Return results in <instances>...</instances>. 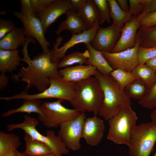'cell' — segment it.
Instances as JSON below:
<instances>
[{
    "label": "cell",
    "mask_w": 156,
    "mask_h": 156,
    "mask_svg": "<svg viewBox=\"0 0 156 156\" xmlns=\"http://www.w3.org/2000/svg\"><path fill=\"white\" fill-rule=\"evenodd\" d=\"M31 42V40L27 41L23 49V57L22 61L27 63V66L20 68L17 73L12 74V78L15 81L27 83V89L35 87L41 92L49 86L50 78L61 77L58 70L57 64L51 61V51L47 53H41L32 59L30 58L27 47Z\"/></svg>",
    "instance_id": "6da1fadb"
},
{
    "label": "cell",
    "mask_w": 156,
    "mask_h": 156,
    "mask_svg": "<svg viewBox=\"0 0 156 156\" xmlns=\"http://www.w3.org/2000/svg\"><path fill=\"white\" fill-rule=\"evenodd\" d=\"M98 80L103 93L99 115L108 120L125 107L131 106L130 99L109 75H103L96 70L94 75Z\"/></svg>",
    "instance_id": "7a4b0ae2"
},
{
    "label": "cell",
    "mask_w": 156,
    "mask_h": 156,
    "mask_svg": "<svg viewBox=\"0 0 156 156\" xmlns=\"http://www.w3.org/2000/svg\"><path fill=\"white\" fill-rule=\"evenodd\" d=\"M99 83L94 76L75 82L73 98L70 103L81 113L92 112L99 115L103 99Z\"/></svg>",
    "instance_id": "3957f363"
},
{
    "label": "cell",
    "mask_w": 156,
    "mask_h": 156,
    "mask_svg": "<svg viewBox=\"0 0 156 156\" xmlns=\"http://www.w3.org/2000/svg\"><path fill=\"white\" fill-rule=\"evenodd\" d=\"M137 120V114L131 106L125 107L108 120L107 139L116 144L128 146Z\"/></svg>",
    "instance_id": "277c9868"
},
{
    "label": "cell",
    "mask_w": 156,
    "mask_h": 156,
    "mask_svg": "<svg viewBox=\"0 0 156 156\" xmlns=\"http://www.w3.org/2000/svg\"><path fill=\"white\" fill-rule=\"evenodd\" d=\"M38 120L35 118L25 114L22 122L9 124L6 128L9 132L16 129L23 130L33 138L45 144L51 149L52 153L57 155H62L68 154L69 149L66 148L60 137L56 135L54 131L51 129L47 130L45 136L37 130L36 127L39 125Z\"/></svg>",
    "instance_id": "5b68a950"
},
{
    "label": "cell",
    "mask_w": 156,
    "mask_h": 156,
    "mask_svg": "<svg viewBox=\"0 0 156 156\" xmlns=\"http://www.w3.org/2000/svg\"><path fill=\"white\" fill-rule=\"evenodd\" d=\"M49 86L43 92L39 93L29 94L25 91L19 94L9 97H1L0 99L5 101L23 99H57L66 100L70 102L72 100L74 92L75 82H68L61 77L50 78Z\"/></svg>",
    "instance_id": "8992f818"
},
{
    "label": "cell",
    "mask_w": 156,
    "mask_h": 156,
    "mask_svg": "<svg viewBox=\"0 0 156 156\" xmlns=\"http://www.w3.org/2000/svg\"><path fill=\"white\" fill-rule=\"evenodd\" d=\"M156 142V124L151 122L135 126L128 146L131 156H150Z\"/></svg>",
    "instance_id": "52a82bcc"
},
{
    "label": "cell",
    "mask_w": 156,
    "mask_h": 156,
    "mask_svg": "<svg viewBox=\"0 0 156 156\" xmlns=\"http://www.w3.org/2000/svg\"><path fill=\"white\" fill-rule=\"evenodd\" d=\"M63 100L58 99L53 102L44 101L42 104L43 113L38 116V120L46 127L56 128L64 123L73 119L81 113L77 109L66 107L62 104Z\"/></svg>",
    "instance_id": "ba28073f"
},
{
    "label": "cell",
    "mask_w": 156,
    "mask_h": 156,
    "mask_svg": "<svg viewBox=\"0 0 156 156\" xmlns=\"http://www.w3.org/2000/svg\"><path fill=\"white\" fill-rule=\"evenodd\" d=\"M86 118L85 113H81L76 118L64 123L60 127L58 135L68 149L73 151L81 150L80 140Z\"/></svg>",
    "instance_id": "9c48e42d"
},
{
    "label": "cell",
    "mask_w": 156,
    "mask_h": 156,
    "mask_svg": "<svg viewBox=\"0 0 156 156\" xmlns=\"http://www.w3.org/2000/svg\"><path fill=\"white\" fill-rule=\"evenodd\" d=\"M99 24V22L97 21L91 28L79 34H72L70 39L60 48L58 47L63 39L61 37H59L57 39L53 49L51 50V61L58 64L66 55L67 51L76 44L81 43H90L95 36Z\"/></svg>",
    "instance_id": "30bf717a"
},
{
    "label": "cell",
    "mask_w": 156,
    "mask_h": 156,
    "mask_svg": "<svg viewBox=\"0 0 156 156\" xmlns=\"http://www.w3.org/2000/svg\"><path fill=\"white\" fill-rule=\"evenodd\" d=\"M136 44L133 48L117 53H102L113 70L120 69L132 72L138 65V50L139 47V38L136 36Z\"/></svg>",
    "instance_id": "8fae6325"
},
{
    "label": "cell",
    "mask_w": 156,
    "mask_h": 156,
    "mask_svg": "<svg viewBox=\"0 0 156 156\" xmlns=\"http://www.w3.org/2000/svg\"><path fill=\"white\" fill-rule=\"evenodd\" d=\"M12 13L23 23L26 36L36 39L42 48L43 52H49L50 50L49 47L51 44L46 39L42 24L36 16H26L20 12L15 11H12Z\"/></svg>",
    "instance_id": "7c38bea8"
},
{
    "label": "cell",
    "mask_w": 156,
    "mask_h": 156,
    "mask_svg": "<svg viewBox=\"0 0 156 156\" xmlns=\"http://www.w3.org/2000/svg\"><path fill=\"white\" fill-rule=\"evenodd\" d=\"M72 10L69 0H53L36 14L40 20L45 34L50 26L60 16Z\"/></svg>",
    "instance_id": "4fadbf2b"
},
{
    "label": "cell",
    "mask_w": 156,
    "mask_h": 156,
    "mask_svg": "<svg viewBox=\"0 0 156 156\" xmlns=\"http://www.w3.org/2000/svg\"><path fill=\"white\" fill-rule=\"evenodd\" d=\"M121 31L113 24L105 27H99L90 43L96 49L111 53L120 37Z\"/></svg>",
    "instance_id": "5bb4252c"
},
{
    "label": "cell",
    "mask_w": 156,
    "mask_h": 156,
    "mask_svg": "<svg viewBox=\"0 0 156 156\" xmlns=\"http://www.w3.org/2000/svg\"><path fill=\"white\" fill-rule=\"evenodd\" d=\"M146 12L144 11L138 16H133L126 23L121 31L120 37L112 52H118L133 47L136 44V36L141 20Z\"/></svg>",
    "instance_id": "9a60e30c"
},
{
    "label": "cell",
    "mask_w": 156,
    "mask_h": 156,
    "mask_svg": "<svg viewBox=\"0 0 156 156\" xmlns=\"http://www.w3.org/2000/svg\"><path fill=\"white\" fill-rule=\"evenodd\" d=\"M105 131L103 120L95 116L86 118L83 126L82 138L87 144L96 146L101 142Z\"/></svg>",
    "instance_id": "2e32d148"
},
{
    "label": "cell",
    "mask_w": 156,
    "mask_h": 156,
    "mask_svg": "<svg viewBox=\"0 0 156 156\" xmlns=\"http://www.w3.org/2000/svg\"><path fill=\"white\" fill-rule=\"evenodd\" d=\"M96 70L95 67L90 65H78L62 68L59 73L64 80L77 82L94 76Z\"/></svg>",
    "instance_id": "e0dca14e"
},
{
    "label": "cell",
    "mask_w": 156,
    "mask_h": 156,
    "mask_svg": "<svg viewBox=\"0 0 156 156\" xmlns=\"http://www.w3.org/2000/svg\"><path fill=\"white\" fill-rule=\"evenodd\" d=\"M66 14L65 19L59 24L55 31L57 35H59L64 30H69L73 34L81 33L86 30L83 20L76 11L70 10Z\"/></svg>",
    "instance_id": "ac0fdd59"
},
{
    "label": "cell",
    "mask_w": 156,
    "mask_h": 156,
    "mask_svg": "<svg viewBox=\"0 0 156 156\" xmlns=\"http://www.w3.org/2000/svg\"><path fill=\"white\" fill-rule=\"evenodd\" d=\"M26 36L23 28L16 27L0 40V49L16 50L24 46L30 38Z\"/></svg>",
    "instance_id": "d6986e66"
},
{
    "label": "cell",
    "mask_w": 156,
    "mask_h": 156,
    "mask_svg": "<svg viewBox=\"0 0 156 156\" xmlns=\"http://www.w3.org/2000/svg\"><path fill=\"white\" fill-rule=\"evenodd\" d=\"M89 53L86 64L95 67L103 75H109L113 70L103 56L102 52L94 48L90 43L84 44Z\"/></svg>",
    "instance_id": "ffe728a7"
},
{
    "label": "cell",
    "mask_w": 156,
    "mask_h": 156,
    "mask_svg": "<svg viewBox=\"0 0 156 156\" xmlns=\"http://www.w3.org/2000/svg\"><path fill=\"white\" fill-rule=\"evenodd\" d=\"M19 50L0 49V71L6 73H11L20 65L22 59L19 56Z\"/></svg>",
    "instance_id": "44dd1931"
},
{
    "label": "cell",
    "mask_w": 156,
    "mask_h": 156,
    "mask_svg": "<svg viewBox=\"0 0 156 156\" xmlns=\"http://www.w3.org/2000/svg\"><path fill=\"white\" fill-rule=\"evenodd\" d=\"M77 12L83 20L86 30L92 27L96 21L99 22V11L93 0H86L82 8Z\"/></svg>",
    "instance_id": "7402d4cb"
},
{
    "label": "cell",
    "mask_w": 156,
    "mask_h": 156,
    "mask_svg": "<svg viewBox=\"0 0 156 156\" xmlns=\"http://www.w3.org/2000/svg\"><path fill=\"white\" fill-rule=\"evenodd\" d=\"M42 104L40 99H24L23 104L20 106L3 113L1 115V117H7L19 113L28 114L34 113L38 114L39 116H42L43 114L41 108Z\"/></svg>",
    "instance_id": "603a6c76"
},
{
    "label": "cell",
    "mask_w": 156,
    "mask_h": 156,
    "mask_svg": "<svg viewBox=\"0 0 156 156\" xmlns=\"http://www.w3.org/2000/svg\"><path fill=\"white\" fill-rule=\"evenodd\" d=\"M24 140L26 148L23 153L25 155L28 156H40L52 153L51 149L45 144L33 138L25 133Z\"/></svg>",
    "instance_id": "cb8c5ba5"
},
{
    "label": "cell",
    "mask_w": 156,
    "mask_h": 156,
    "mask_svg": "<svg viewBox=\"0 0 156 156\" xmlns=\"http://www.w3.org/2000/svg\"><path fill=\"white\" fill-rule=\"evenodd\" d=\"M111 18L113 23L121 30L125 24L132 18L133 16L129 12L122 10L119 6L116 0H107Z\"/></svg>",
    "instance_id": "d4e9b609"
},
{
    "label": "cell",
    "mask_w": 156,
    "mask_h": 156,
    "mask_svg": "<svg viewBox=\"0 0 156 156\" xmlns=\"http://www.w3.org/2000/svg\"><path fill=\"white\" fill-rule=\"evenodd\" d=\"M20 138L14 133L0 131V156H4L10 152L17 151L21 145Z\"/></svg>",
    "instance_id": "484cf974"
},
{
    "label": "cell",
    "mask_w": 156,
    "mask_h": 156,
    "mask_svg": "<svg viewBox=\"0 0 156 156\" xmlns=\"http://www.w3.org/2000/svg\"><path fill=\"white\" fill-rule=\"evenodd\" d=\"M136 36L139 40V46L156 47V25L149 27L140 26Z\"/></svg>",
    "instance_id": "4316f807"
},
{
    "label": "cell",
    "mask_w": 156,
    "mask_h": 156,
    "mask_svg": "<svg viewBox=\"0 0 156 156\" xmlns=\"http://www.w3.org/2000/svg\"><path fill=\"white\" fill-rule=\"evenodd\" d=\"M89 57L88 51L84 52L75 51L65 55L58 63V68H63L75 64L83 65L86 63Z\"/></svg>",
    "instance_id": "83f0119b"
},
{
    "label": "cell",
    "mask_w": 156,
    "mask_h": 156,
    "mask_svg": "<svg viewBox=\"0 0 156 156\" xmlns=\"http://www.w3.org/2000/svg\"><path fill=\"white\" fill-rule=\"evenodd\" d=\"M149 89L143 81L138 79L127 85L124 90L130 99L140 100L145 96Z\"/></svg>",
    "instance_id": "f1b7e54d"
},
{
    "label": "cell",
    "mask_w": 156,
    "mask_h": 156,
    "mask_svg": "<svg viewBox=\"0 0 156 156\" xmlns=\"http://www.w3.org/2000/svg\"><path fill=\"white\" fill-rule=\"evenodd\" d=\"M150 88L156 81V72L146 64L138 65L132 71Z\"/></svg>",
    "instance_id": "f546056e"
},
{
    "label": "cell",
    "mask_w": 156,
    "mask_h": 156,
    "mask_svg": "<svg viewBox=\"0 0 156 156\" xmlns=\"http://www.w3.org/2000/svg\"><path fill=\"white\" fill-rule=\"evenodd\" d=\"M110 75L123 90L130 83L139 79L132 72L127 71L120 69L113 70Z\"/></svg>",
    "instance_id": "4dcf8cb0"
},
{
    "label": "cell",
    "mask_w": 156,
    "mask_h": 156,
    "mask_svg": "<svg viewBox=\"0 0 156 156\" xmlns=\"http://www.w3.org/2000/svg\"><path fill=\"white\" fill-rule=\"evenodd\" d=\"M96 7L99 15V24L105 22L110 24L111 23L109 9L107 0H93Z\"/></svg>",
    "instance_id": "1f68e13d"
},
{
    "label": "cell",
    "mask_w": 156,
    "mask_h": 156,
    "mask_svg": "<svg viewBox=\"0 0 156 156\" xmlns=\"http://www.w3.org/2000/svg\"><path fill=\"white\" fill-rule=\"evenodd\" d=\"M138 104L148 109H153L156 107V81L149 88L145 96L139 100Z\"/></svg>",
    "instance_id": "d6a6232c"
},
{
    "label": "cell",
    "mask_w": 156,
    "mask_h": 156,
    "mask_svg": "<svg viewBox=\"0 0 156 156\" xmlns=\"http://www.w3.org/2000/svg\"><path fill=\"white\" fill-rule=\"evenodd\" d=\"M137 55L138 64H145L148 60L156 57V47L139 46Z\"/></svg>",
    "instance_id": "836d02e7"
},
{
    "label": "cell",
    "mask_w": 156,
    "mask_h": 156,
    "mask_svg": "<svg viewBox=\"0 0 156 156\" xmlns=\"http://www.w3.org/2000/svg\"><path fill=\"white\" fill-rule=\"evenodd\" d=\"M16 27L14 22L9 19L0 18V40Z\"/></svg>",
    "instance_id": "e575fe53"
},
{
    "label": "cell",
    "mask_w": 156,
    "mask_h": 156,
    "mask_svg": "<svg viewBox=\"0 0 156 156\" xmlns=\"http://www.w3.org/2000/svg\"><path fill=\"white\" fill-rule=\"evenodd\" d=\"M129 11L131 15L138 16L142 13L146 7L142 2L141 0H129Z\"/></svg>",
    "instance_id": "d590c367"
},
{
    "label": "cell",
    "mask_w": 156,
    "mask_h": 156,
    "mask_svg": "<svg viewBox=\"0 0 156 156\" xmlns=\"http://www.w3.org/2000/svg\"><path fill=\"white\" fill-rule=\"evenodd\" d=\"M156 25V11L145 13L142 17L140 26L149 27Z\"/></svg>",
    "instance_id": "8d00e7d4"
},
{
    "label": "cell",
    "mask_w": 156,
    "mask_h": 156,
    "mask_svg": "<svg viewBox=\"0 0 156 156\" xmlns=\"http://www.w3.org/2000/svg\"><path fill=\"white\" fill-rule=\"evenodd\" d=\"M21 10L20 12L24 15L29 16L36 15L31 5L30 0H20Z\"/></svg>",
    "instance_id": "74e56055"
},
{
    "label": "cell",
    "mask_w": 156,
    "mask_h": 156,
    "mask_svg": "<svg viewBox=\"0 0 156 156\" xmlns=\"http://www.w3.org/2000/svg\"><path fill=\"white\" fill-rule=\"evenodd\" d=\"M53 0H30L33 10L36 14L43 10Z\"/></svg>",
    "instance_id": "f35d334b"
},
{
    "label": "cell",
    "mask_w": 156,
    "mask_h": 156,
    "mask_svg": "<svg viewBox=\"0 0 156 156\" xmlns=\"http://www.w3.org/2000/svg\"><path fill=\"white\" fill-rule=\"evenodd\" d=\"M69 1L72 10L77 12L83 7L86 0H69Z\"/></svg>",
    "instance_id": "ab89813d"
},
{
    "label": "cell",
    "mask_w": 156,
    "mask_h": 156,
    "mask_svg": "<svg viewBox=\"0 0 156 156\" xmlns=\"http://www.w3.org/2000/svg\"><path fill=\"white\" fill-rule=\"evenodd\" d=\"M9 81L8 78L6 73H1L0 74V90H2L8 85Z\"/></svg>",
    "instance_id": "60d3db41"
},
{
    "label": "cell",
    "mask_w": 156,
    "mask_h": 156,
    "mask_svg": "<svg viewBox=\"0 0 156 156\" xmlns=\"http://www.w3.org/2000/svg\"><path fill=\"white\" fill-rule=\"evenodd\" d=\"M116 1L120 8L123 11L128 12L129 7L128 4L129 1L127 0H117Z\"/></svg>",
    "instance_id": "b9f144b4"
},
{
    "label": "cell",
    "mask_w": 156,
    "mask_h": 156,
    "mask_svg": "<svg viewBox=\"0 0 156 156\" xmlns=\"http://www.w3.org/2000/svg\"><path fill=\"white\" fill-rule=\"evenodd\" d=\"M145 64L156 72V57L148 60Z\"/></svg>",
    "instance_id": "7bdbcfd3"
},
{
    "label": "cell",
    "mask_w": 156,
    "mask_h": 156,
    "mask_svg": "<svg viewBox=\"0 0 156 156\" xmlns=\"http://www.w3.org/2000/svg\"><path fill=\"white\" fill-rule=\"evenodd\" d=\"M156 11V0H153L151 4L145 9L144 11L148 13Z\"/></svg>",
    "instance_id": "ee69618b"
},
{
    "label": "cell",
    "mask_w": 156,
    "mask_h": 156,
    "mask_svg": "<svg viewBox=\"0 0 156 156\" xmlns=\"http://www.w3.org/2000/svg\"><path fill=\"white\" fill-rule=\"evenodd\" d=\"M150 117L151 121L156 124V107L153 109L151 114Z\"/></svg>",
    "instance_id": "f6af8a7d"
},
{
    "label": "cell",
    "mask_w": 156,
    "mask_h": 156,
    "mask_svg": "<svg viewBox=\"0 0 156 156\" xmlns=\"http://www.w3.org/2000/svg\"><path fill=\"white\" fill-rule=\"evenodd\" d=\"M19 152L17 150L12 151L4 156H19Z\"/></svg>",
    "instance_id": "bcb514c9"
},
{
    "label": "cell",
    "mask_w": 156,
    "mask_h": 156,
    "mask_svg": "<svg viewBox=\"0 0 156 156\" xmlns=\"http://www.w3.org/2000/svg\"><path fill=\"white\" fill-rule=\"evenodd\" d=\"M40 156H62V155H57L53 153H51L44 155Z\"/></svg>",
    "instance_id": "7dc6e473"
},
{
    "label": "cell",
    "mask_w": 156,
    "mask_h": 156,
    "mask_svg": "<svg viewBox=\"0 0 156 156\" xmlns=\"http://www.w3.org/2000/svg\"><path fill=\"white\" fill-rule=\"evenodd\" d=\"M19 156H28L24 154L23 153L20 152Z\"/></svg>",
    "instance_id": "c3c4849f"
},
{
    "label": "cell",
    "mask_w": 156,
    "mask_h": 156,
    "mask_svg": "<svg viewBox=\"0 0 156 156\" xmlns=\"http://www.w3.org/2000/svg\"><path fill=\"white\" fill-rule=\"evenodd\" d=\"M153 156H156V151L155 152V154L153 155Z\"/></svg>",
    "instance_id": "681fc988"
},
{
    "label": "cell",
    "mask_w": 156,
    "mask_h": 156,
    "mask_svg": "<svg viewBox=\"0 0 156 156\" xmlns=\"http://www.w3.org/2000/svg\"></svg>",
    "instance_id": "f907efd6"
}]
</instances>
